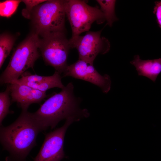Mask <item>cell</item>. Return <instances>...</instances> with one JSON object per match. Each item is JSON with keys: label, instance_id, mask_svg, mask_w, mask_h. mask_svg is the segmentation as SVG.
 Here are the masks:
<instances>
[{"label": "cell", "instance_id": "6da1fadb", "mask_svg": "<svg viewBox=\"0 0 161 161\" xmlns=\"http://www.w3.org/2000/svg\"><path fill=\"white\" fill-rule=\"evenodd\" d=\"M74 86L69 83L58 93L47 99L35 112L32 116L42 131L49 127L52 129L63 119L72 118L76 121L88 117L89 113L86 109L79 106L80 98L74 94Z\"/></svg>", "mask_w": 161, "mask_h": 161}, {"label": "cell", "instance_id": "7a4b0ae2", "mask_svg": "<svg viewBox=\"0 0 161 161\" xmlns=\"http://www.w3.org/2000/svg\"><path fill=\"white\" fill-rule=\"evenodd\" d=\"M42 131L32 113L27 110H22L18 118L9 126H1V143L10 154L8 161H24L36 145L37 136Z\"/></svg>", "mask_w": 161, "mask_h": 161}, {"label": "cell", "instance_id": "3957f363", "mask_svg": "<svg viewBox=\"0 0 161 161\" xmlns=\"http://www.w3.org/2000/svg\"><path fill=\"white\" fill-rule=\"evenodd\" d=\"M40 41L39 36L32 31L19 44L1 75V85L13 83L28 69H33L35 62L40 56L38 51Z\"/></svg>", "mask_w": 161, "mask_h": 161}, {"label": "cell", "instance_id": "277c9868", "mask_svg": "<svg viewBox=\"0 0 161 161\" xmlns=\"http://www.w3.org/2000/svg\"><path fill=\"white\" fill-rule=\"evenodd\" d=\"M66 16L64 0H47L32 11V31L41 37L50 33L64 32Z\"/></svg>", "mask_w": 161, "mask_h": 161}, {"label": "cell", "instance_id": "5b68a950", "mask_svg": "<svg viewBox=\"0 0 161 161\" xmlns=\"http://www.w3.org/2000/svg\"><path fill=\"white\" fill-rule=\"evenodd\" d=\"M66 16L72 29L71 38H75L81 33L89 31L95 21L100 24L106 19L100 9L89 5L86 1L79 0H64Z\"/></svg>", "mask_w": 161, "mask_h": 161}, {"label": "cell", "instance_id": "8992f818", "mask_svg": "<svg viewBox=\"0 0 161 161\" xmlns=\"http://www.w3.org/2000/svg\"><path fill=\"white\" fill-rule=\"evenodd\" d=\"M71 48L64 32L50 33L40 38L39 49L44 61L61 74L68 66L67 61Z\"/></svg>", "mask_w": 161, "mask_h": 161}, {"label": "cell", "instance_id": "52a82bcc", "mask_svg": "<svg viewBox=\"0 0 161 161\" xmlns=\"http://www.w3.org/2000/svg\"><path fill=\"white\" fill-rule=\"evenodd\" d=\"M102 30L89 31L83 36L80 35L69 40L71 48L77 49L79 59L93 63L99 54H105L109 52L110 42L101 36Z\"/></svg>", "mask_w": 161, "mask_h": 161}, {"label": "cell", "instance_id": "ba28073f", "mask_svg": "<svg viewBox=\"0 0 161 161\" xmlns=\"http://www.w3.org/2000/svg\"><path fill=\"white\" fill-rule=\"evenodd\" d=\"M76 121L66 120L62 127L46 134L44 143L34 161H60L65 156L64 144L65 135L69 126Z\"/></svg>", "mask_w": 161, "mask_h": 161}, {"label": "cell", "instance_id": "9c48e42d", "mask_svg": "<svg viewBox=\"0 0 161 161\" xmlns=\"http://www.w3.org/2000/svg\"><path fill=\"white\" fill-rule=\"evenodd\" d=\"M62 77L71 76L89 82L100 88L107 93L110 90L111 81L109 75L100 74L94 66L93 63L81 59L68 65L63 73Z\"/></svg>", "mask_w": 161, "mask_h": 161}, {"label": "cell", "instance_id": "30bf717a", "mask_svg": "<svg viewBox=\"0 0 161 161\" xmlns=\"http://www.w3.org/2000/svg\"><path fill=\"white\" fill-rule=\"evenodd\" d=\"M11 102H16L22 110L26 111L30 105L40 103L47 97L46 92L32 88L26 85L14 83L9 84Z\"/></svg>", "mask_w": 161, "mask_h": 161}, {"label": "cell", "instance_id": "8fae6325", "mask_svg": "<svg viewBox=\"0 0 161 161\" xmlns=\"http://www.w3.org/2000/svg\"><path fill=\"white\" fill-rule=\"evenodd\" d=\"M130 63L135 67L139 75L145 77L154 82L161 72V58L143 60L137 55Z\"/></svg>", "mask_w": 161, "mask_h": 161}, {"label": "cell", "instance_id": "7c38bea8", "mask_svg": "<svg viewBox=\"0 0 161 161\" xmlns=\"http://www.w3.org/2000/svg\"><path fill=\"white\" fill-rule=\"evenodd\" d=\"M61 78V74L55 71L52 75L48 76L47 79L40 82L26 83L23 84L34 89L46 92L47 90L52 88L57 87L61 89L64 88L65 86L62 83Z\"/></svg>", "mask_w": 161, "mask_h": 161}, {"label": "cell", "instance_id": "4fadbf2b", "mask_svg": "<svg viewBox=\"0 0 161 161\" xmlns=\"http://www.w3.org/2000/svg\"><path fill=\"white\" fill-rule=\"evenodd\" d=\"M15 40V37L13 35L8 32H3L0 35V69L12 49Z\"/></svg>", "mask_w": 161, "mask_h": 161}, {"label": "cell", "instance_id": "5bb4252c", "mask_svg": "<svg viewBox=\"0 0 161 161\" xmlns=\"http://www.w3.org/2000/svg\"><path fill=\"white\" fill-rule=\"evenodd\" d=\"M96 1L100 6V9L104 15L107 24L111 27L113 23L118 19L115 12L116 1L97 0Z\"/></svg>", "mask_w": 161, "mask_h": 161}, {"label": "cell", "instance_id": "9a60e30c", "mask_svg": "<svg viewBox=\"0 0 161 161\" xmlns=\"http://www.w3.org/2000/svg\"><path fill=\"white\" fill-rule=\"evenodd\" d=\"M10 92L9 86L8 85L3 92L0 93V124L2 126L3 120L9 113H13V111L9 110L11 105V100L10 97Z\"/></svg>", "mask_w": 161, "mask_h": 161}, {"label": "cell", "instance_id": "2e32d148", "mask_svg": "<svg viewBox=\"0 0 161 161\" xmlns=\"http://www.w3.org/2000/svg\"><path fill=\"white\" fill-rule=\"evenodd\" d=\"M21 0H7L0 2V16L9 18L15 13Z\"/></svg>", "mask_w": 161, "mask_h": 161}, {"label": "cell", "instance_id": "e0dca14e", "mask_svg": "<svg viewBox=\"0 0 161 161\" xmlns=\"http://www.w3.org/2000/svg\"><path fill=\"white\" fill-rule=\"evenodd\" d=\"M47 0H23L21 2H23L26 7L23 9L21 14L24 18L30 19L32 11L35 7L42 3Z\"/></svg>", "mask_w": 161, "mask_h": 161}, {"label": "cell", "instance_id": "ac0fdd59", "mask_svg": "<svg viewBox=\"0 0 161 161\" xmlns=\"http://www.w3.org/2000/svg\"><path fill=\"white\" fill-rule=\"evenodd\" d=\"M153 13L155 14L159 27L161 28V1L155 2Z\"/></svg>", "mask_w": 161, "mask_h": 161}]
</instances>
